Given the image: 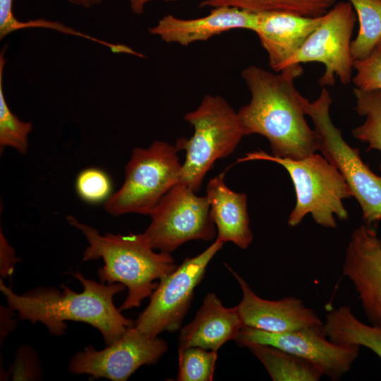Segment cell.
<instances>
[{"label": "cell", "mask_w": 381, "mask_h": 381, "mask_svg": "<svg viewBox=\"0 0 381 381\" xmlns=\"http://www.w3.org/2000/svg\"><path fill=\"white\" fill-rule=\"evenodd\" d=\"M303 72L299 64L279 73L255 65L241 71L250 92V102L237 111L241 127L245 135L266 138L273 156L299 159L318 150L316 133L305 118L307 99L294 84Z\"/></svg>", "instance_id": "obj_1"}, {"label": "cell", "mask_w": 381, "mask_h": 381, "mask_svg": "<svg viewBox=\"0 0 381 381\" xmlns=\"http://www.w3.org/2000/svg\"><path fill=\"white\" fill-rule=\"evenodd\" d=\"M83 291L78 293L62 284V292L53 287H38L18 294L0 280V290L20 320L41 322L55 336L65 333L66 321L82 322L97 329L105 344L118 340L135 321L124 317L114 303V296L124 291L120 283H98L80 272L73 274Z\"/></svg>", "instance_id": "obj_2"}, {"label": "cell", "mask_w": 381, "mask_h": 381, "mask_svg": "<svg viewBox=\"0 0 381 381\" xmlns=\"http://www.w3.org/2000/svg\"><path fill=\"white\" fill-rule=\"evenodd\" d=\"M66 219L83 234L89 243L83 260H103L104 265L98 270L99 282L107 284L120 283L128 289V295L119 308L121 311L139 307L158 286L159 282L155 281L178 267L170 253H156L143 233L102 235L96 229L71 215Z\"/></svg>", "instance_id": "obj_3"}, {"label": "cell", "mask_w": 381, "mask_h": 381, "mask_svg": "<svg viewBox=\"0 0 381 381\" xmlns=\"http://www.w3.org/2000/svg\"><path fill=\"white\" fill-rule=\"evenodd\" d=\"M265 160L282 166L293 182L296 202L288 224L298 225L308 214L317 224L335 228V216L341 220L348 218L343 200L352 196L349 187L339 171L323 156L313 153L305 158L293 159L269 155L262 150L246 153L237 163Z\"/></svg>", "instance_id": "obj_4"}, {"label": "cell", "mask_w": 381, "mask_h": 381, "mask_svg": "<svg viewBox=\"0 0 381 381\" xmlns=\"http://www.w3.org/2000/svg\"><path fill=\"white\" fill-rule=\"evenodd\" d=\"M184 120L194 132L189 138L176 140L174 145L178 152H186L179 183L198 192L214 162L231 155L245 134L238 112L220 95H206Z\"/></svg>", "instance_id": "obj_5"}, {"label": "cell", "mask_w": 381, "mask_h": 381, "mask_svg": "<svg viewBox=\"0 0 381 381\" xmlns=\"http://www.w3.org/2000/svg\"><path fill=\"white\" fill-rule=\"evenodd\" d=\"M174 145L155 140L148 147H135L125 167L121 187L105 201L111 215L150 214L164 195L179 182L182 164Z\"/></svg>", "instance_id": "obj_6"}, {"label": "cell", "mask_w": 381, "mask_h": 381, "mask_svg": "<svg viewBox=\"0 0 381 381\" xmlns=\"http://www.w3.org/2000/svg\"><path fill=\"white\" fill-rule=\"evenodd\" d=\"M332 102L329 91L322 87L315 101L306 100L305 111L313 121L318 150L341 174L361 208L365 224L371 226L381 220V176L373 173L359 150L344 140L329 116Z\"/></svg>", "instance_id": "obj_7"}, {"label": "cell", "mask_w": 381, "mask_h": 381, "mask_svg": "<svg viewBox=\"0 0 381 381\" xmlns=\"http://www.w3.org/2000/svg\"><path fill=\"white\" fill-rule=\"evenodd\" d=\"M195 193L178 183L152 211L151 222L143 234L154 250L170 253L187 241L214 238L207 198Z\"/></svg>", "instance_id": "obj_8"}, {"label": "cell", "mask_w": 381, "mask_h": 381, "mask_svg": "<svg viewBox=\"0 0 381 381\" xmlns=\"http://www.w3.org/2000/svg\"><path fill=\"white\" fill-rule=\"evenodd\" d=\"M223 245V242L216 239L204 251L186 258L175 270L162 277L150 296L148 306L135 321V326L152 337L165 331L174 332L180 329L195 288L203 279L208 264Z\"/></svg>", "instance_id": "obj_9"}, {"label": "cell", "mask_w": 381, "mask_h": 381, "mask_svg": "<svg viewBox=\"0 0 381 381\" xmlns=\"http://www.w3.org/2000/svg\"><path fill=\"white\" fill-rule=\"evenodd\" d=\"M356 17L349 1L335 4L322 16L319 25L283 68L295 64L319 62L325 67L318 80L322 87L334 85L336 78L341 84H349L352 79L354 62L351 53V38Z\"/></svg>", "instance_id": "obj_10"}, {"label": "cell", "mask_w": 381, "mask_h": 381, "mask_svg": "<svg viewBox=\"0 0 381 381\" xmlns=\"http://www.w3.org/2000/svg\"><path fill=\"white\" fill-rule=\"evenodd\" d=\"M167 350L168 344L163 339L150 337L134 325L104 349L87 346L75 353L70 361L68 371L87 374L92 379L125 381L142 365L156 363Z\"/></svg>", "instance_id": "obj_11"}, {"label": "cell", "mask_w": 381, "mask_h": 381, "mask_svg": "<svg viewBox=\"0 0 381 381\" xmlns=\"http://www.w3.org/2000/svg\"><path fill=\"white\" fill-rule=\"evenodd\" d=\"M236 343L241 347L261 344L277 347L316 365L332 380H340L358 358L360 346L337 344L326 335L323 325L286 333H271L243 327Z\"/></svg>", "instance_id": "obj_12"}, {"label": "cell", "mask_w": 381, "mask_h": 381, "mask_svg": "<svg viewBox=\"0 0 381 381\" xmlns=\"http://www.w3.org/2000/svg\"><path fill=\"white\" fill-rule=\"evenodd\" d=\"M341 272L370 324L381 329V239L371 226L362 224L352 232Z\"/></svg>", "instance_id": "obj_13"}, {"label": "cell", "mask_w": 381, "mask_h": 381, "mask_svg": "<svg viewBox=\"0 0 381 381\" xmlns=\"http://www.w3.org/2000/svg\"><path fill=\"white\" fill-rule=\"evenodd\" d=\"M226 266L242 291V299L236 307L243 327L271 333H286L323 325L318 314L301 299L294 296L274 301L262 298L241 275Z\"/></svg>", "instance_id": "obj_14"}, {"label": "cell", "mask_w": 381, "mask_h": 381, "mask_svg": "<svg viewBox=\"0 0 381 381\" xmlns=\"http://www.w3.org/2000/svg\"><path fill=\"white\" fill-rule=\"evenodd\" d=\"M258 13L230 6L212 8L202 17L184 19L169 14L161 18L149 32L167 43L188 46L235 30H255Z\"/></svg>", "instance_id": "obj_15"}, {"label": "cell", "mask_w": 381, "mask_h": 381, "mask_svg": "<svg viewBox=\"0 0 381 381\" xmlns=\"http://www.w3.org/2000/svg\"><path fill=\"white\" fill-rule=\"evenodd\" d=\"M257 13L254 32L267 52L270 67L277 73L299 50L322 20V16L310 18L282 11Z\"/></svg>", "instance_id": "obj_16"}, {"label": "cell", "mask_w": 381, "mask_h": 381, "mask_svg": "<svg viewBox=\"0 0 381 381\" xmlns=\"http://www.w3.org/2000/svg\"><path fill=\"white\" fill-rule=\"evenodd\" d=\"M243 327L237 307L224 306L214 293L209 292L193 320L181 329L178 348L218 351L227 341H235Z\"/></svg>", "instance_id": "obj_17"}, {"label": "cell", "mask_w": 381, "mask_h": 381, "mask_svg": "<svg viewBox=\"0 0 381 381\" xmlns=\"http://www.w3.org/2000/svg\"><path fill=\"white\" fill-rule=\"evenodd\" d=\"M212 222L217 229V240L231 242L241 249L249 247L253 240L250 228L247 196L229 188L224 173L211 179L206 186Z\"/></svg>", "instance_id": "obj_18"}, {"label": "cell", "mask_w": 381, "mask_h": 381, "mask_svg": "<svg viewBox=\"0 0 381 381\" xmlns=\"http://www.w3.org/2000/svg\"><path fill=\"white\" fill-rule=\"evenodd\" d=\"M323 327L332 341L366 347L381 358V329L360 321L350 306H340L329 310Z\"/></svg>", "instance_id": "obj_19"}, {"label": "cell", "mask_w": 381, "mask_h": 381, "mask_svg": "<svg viewBox=\"0 0 381 381\" xmlns=\"http://www.w3.org/2000/svg\"><path fill=\"white\" fill-rule=\"evenodd\" d=\"M245 347L258 358L273 381H318L324 375L313 363L277 347L261 344Z\"/></svg>", "instance_id": "obj_20"}, {"label": "cell", "mask_w": 381, "mask_h": 381, "mask_svg": "<svg viewBox=\"0 0 381 381\" xmlns=\"http://www.w3.org/2000/svg\"><path fill=\"white\" fill-rule=\"evenodd\" d=\"M337 0H201L200 8L230 6L254 13L282 11L317 18L327 13Z\"/></svg>", "instance_id": "obj_21"}, {"label": "cell", "mask_w": 381, "mask_h": 381, "mask_svg": "<svg viewBox=\"0 0 381 381\" xmlns=\"http://www.w3.org/2000/svg\"><path fill=\"white\" fill-rule=\"evenodd\" d=\"M353 6L358 22L357 36L351 43L354 61L367 58L381 40V0H347Z\"/></svg>", "instance_id": "obj_22"}, {"label": "cell", "mask_w": 381, "mask_h": 381, "mask_svg": "<svg viewBox=\"0 0 381 381\" xmlns=\"http://www.w3.org/2000/svg\"><path fill=\"white\" fill-rule=\"evenodd\" d=\"M357 113L365 117L364 123L352 130L358 140L367 143L370 150L381 152V90L353 89ZM381 172V164L380 165Z\"/></svg>", "instance_id": "obj_23"}, {"label": "cell", "mask_w": 381, "mask_h": 381, "mask_svg": "<svg viewBox=\"0 0 381 381\" xmlns=\"http://www.w3.org/2000/svg\"><path fill=\"white\" fill-rule=\"evenodd\" d=\"M4 52L0 54V150L11 147L21 154L28 148V135L32 129L31 122L20 121L9 109L3 90Z\"/></svg>", "instance_id": "obj_24"}, {"label": "cell", "mask_w": 381, "mask_h": 381, "mask_svg": "<svg viewBox=\"0 0 381 381\" xmlns=\"http://www.w3.org/2000/svg\"><path fill=\"white\" fill-rule=\"evenodd\" d=\"M179 381L213 380L217 351L200 347L178 348Z\"/></svg>", "instance_id": "obj_25"}, {"label": "cell", "mask_w": 381, "mask_h": 381, "mask_svg": "<svg viewBox=\"0 0 381 381\" xmlns=\"http://www.w3.org/2000/svg\"><path fill=\"white\" fill-rule=\"evenodd\" d=\"M75 190L78 195L87 203L107 201L111 195V180L103 170L96 167L87 168L77 176Z\"/></svg>", "instance_id": "obj_26"}, {"label": "cell", "mask_w": 381, "mask_h": 381, "mask_svg": "<svg viewBox=\"0 0 381 381\" xmlns=\"http://www.w3.org/2000/svg\"><path fill=\"white\" fill-rule=\"evenodd\" d=\"M356 71L352 81L356 87L364 90H381V52L375 49L367 58L353 62Z\"/></svg>", "instance_id": "obj_27"}, {"label": "cell", "mask_w": 381, "mask_h": 381, "mask_svg": "<svg viewBox=\"0 0 381 381\" xmlns=\"http://www.w3.org/2000/svg\"><path fill=\"white\" fill-rule=\"evenodd\" d=\"M13 0H0V38L12 32L28 28H37V20L23 22L17 20L12 11Z\"/></svg>", "instance_id": "obj_28"}, {"label": "cell", "mask_w": 381, "mask_h": 381, "mask_svg": "<svg viewBox=\"0 0 381 381\" xmlns=\"http://www.w3.org/2000/svg\"><path fill=\"white\" fill-rule=\"evenodd\" d=\"M19 261L16 257L15 250L8 243L3 234L0 232V274L3 278L10 277L13 272L15 264Z\"/></svg>", "instance_id": "obj_29"}, {"label": "cell", "mask_w": 381, "mask_h": 381, "mask_svg": "<svg viewBox=\"0 0 381 381\" xmlns=\"http://www.w3.org/2000/svg\"><path fill=\"white\" fill-rule=\"evenodd\" d=\"M13 310L1 306V343L5 337L15 328V321L11 319V313Z\"/></svg>", "instance_id": "obj_30"}, {"label": "cell", "mask_w": 381, "mask_h": 381, "mask_svg": "<svg viewBox=\"0 0 381 381\" xmlns=\"http://www.w3.org/2000/svg\"><path fill=\"white\" fill-rule=\"evenodd\" d=\"M152 1L155 0H130V6L131 11L136 15H141L144 12L145 5ZM165 2H174L178 0H156Z\"/></svg>", "instance_id": "obj_31"}, {"label": "cell", "mask_w": 381, "mask_h": 381, "mask_svg": "<svg viewBox=\"0 0 381 381\" xmlns=\"http://www.w3.org/2000/svg\"><path fill=\"white\" fill-rule=\"evenodd\" d=\"M68 2L89 8L93 6L99 4L102 0H66Z\"/></svg>", "instance_id": "obj_32"}, {"label": "cell", "mask_w": 381, "mask_h": 381, "mask_svg": "<svg viewBox=\"0 0 381 381\" xmlns=\"http://www.w3.org/2000/svg\"><path fill=\"white\" fill-rule=\"evenodd\" d=\"M376 49L381 52V40L380 41V42L377 45Z\"/></svg>", "instance_id": "obj_33"}]
</instances>
